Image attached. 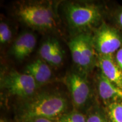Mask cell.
Segmentation results:
<instances>
[{"instance_id": "obj_19", "label": "cell", "mask_w": 122, "mask_h": 122, "mask_svg": "<svg viewBox=\"0 0 122 122\" xmlns=\"http://www.w3.org/2000/svg\"><path fill=\"white\" fill-rule=\"evenodd\" d=\"M115 19L119 28L121 30L122 32V8L120 9L117 12V14H116Z\"/></svg>"}, {"instance_id": "obj_9", "label": "cell", "mask_w": 122, "mask_h": 122, "mask_svg": "<svg viewBox=\"0 0 122 122\" xmlns=\"http://www.w3.org/2000/svg\"><path fill=\"white\" fill-rule=\"evenodd\" d=\"M36 41V36L34 33L30 31L23 32L14 41L9 53L17 60H23L32 52Z\"/></svg>"}, {"instance_id": "obj_18", "label": "cell", "mask_w": 122, "mask_h": 122, "mask_svg": "<svg viewBox=\"0 0 122 122\" xmlns=\"http://www.w3.org/2000/svg\"><path fill=\"white\" fill-rule=\"evenodd\" d=\"M114 58L117 65L122 70V46L116 52L114 55Z\"/></svg>"}, {"instance_id": "obj_14", "label": "cell", "mask_w": 122, "mask_h": 122, "mask_svg": "<svg viewBox=\"0 0 122 122\" xmlns=\"http://www.w3.org/2000/svg\"><path fill=\"white\" fill-rule=\"evenodd\" d=\"M107 118L111 122H122V101L104 107Z\"/></svg>"}, {"instance_id": "obj_15", "label": "cell", "mask_w": 122, "mask_h": 122, "mask_svg": "<svg viewBox=\"0 0 122 122\" xmlns=\"http://www.w3.org/2000/svg\"><path fill=\"white\" fill-rule=\"evenodd\" d=\"M86 114L73 108L61 115L57 122H86Z\"/></svg>"}, {"instance_id": "obj_7", "label": "cell", "mask_w": 122, "mask_h": 122, "mask_svg": "<svg viewBox=\"0 0 122 122\" xmlns=\"http://www.w3.org/2000/svg\"><path fill=\"white\" fill-rule=\"evenodd\" d=\"M92 36L99 56L114 55L122 46V32L105 22L93 30Z\"/></svg>"}, {"instance_id": "obj_4", "label": "cell", "mask_w": 122, "mask_h": 122, "mask_svg": "<svg viewBox=\"0 0 122 122\" xmlns=\"http://www.w3.org/2000/svg\"><path fill=\"white\" fill-rule=\"evenodd\" d=\"M88 76L75 70L68 72L64 78L73 108L85 114L98 101Z\"/></svg>"}, {"instance_id": "obj_2", "label": "cell", "mask_w": 122, "mask_h": 122, "mask_svg": "<svg viewBox=\"0 0 122 122\" xmlns=\"http://www.w3.org/2000/svg\"><path fill=\"white\" fill-rule=\"evenodd\" d=\"M13 11L20 22L37 31H51L57 27L58 14L57 2L21 1L15 4Z\"/></svg>"}, {"instance_id": "obj_22", "label": "cell", "mask_w": 122, "mask_h": 122, "mask_svg": "<svg viewBox=\"0 0 122 122\" xmlns=\"http://www.w3.org/2000/svg\"><path fill=\"white\" fill-rule=\"evenodd\" d=\"M107 122H111L110 120L109 119V118H108V120H107Z\"/></svg>"}, {"instance_id": "obj_8", "label": "cell", "mask_w": 122, "mask_h": 122, "mask_svg": "<svg viewBox=\"0 0 122 122\" xmlns=\"http://www.w3.org/2000/svg\"><path fill=\"white\" fill-rule=\"evenodd\" d=\"M95 85L97 100L103 107L122 101V89L110 81L100 70L96 74Z\"/></svg>"}, {"instance_id": "obj_21", "label": "cell", "mask_w": 122, "mask_h": 122, "mask_svg": "<svg viewBox=\"0 0 122 122\" xmlns=\"http://www.w3.org/2000/svg\"><path fill=\"white\" fill-rule=\"evenodd\" d=\"M0 122H11L10 120L7 119L5 117H1L0 119Z\"/></svg>"}, {"instance_id": "obj_10", "label": "cell", "mask_w": 122, "mask_h": 122, "mask_svg": "<svg viewBox=\"0 0 122 122\" xmlns=\"http://www.w3.org/2000/svg\"><path fill=\"white\" fill-rule=\"evenodd\" d=\"M97 61V66L105 76L122 89V70L117 65L114 55H98Z\"/></svg>"}, {"instance_id": "obj_11", "label": "cell", "mask_w": 122, "mask_h": 122, "mask_svg": "<svg viewBox=\"0 0 122 122\" xmlns=\"http://www.w3.org/2000/svg\"><path fill=\"white\" fill-rule=\"evenodd\" d=\"M23 73L30 75L34 79L39 88L50 81L53 72L48 63L40 59H37L27 65Z\"/></svg>"}, {"instance_id": "obj_20", "label": "cell", "mask_w": 122, "mask_h": 122, "mask_svg": "<svg viewBox=\"0 0 122 122\" xmlns=\"http://www.w3.org/2000/svg\"><path fill=\"white\" fill-rule=\"evenodd\" d=\"M28 122H57V120L50 119L45 118H38L32 119Z\"/></svg>"}, {"instance_id": "obj_17", "label": "cell", "mask_w": 122, "mask_h": 122, "mask_svg": "<svg viewBox=\"0 0 122 122\" xmlns=\"http://www.w3.org/2000/svg\"><path fill=\"white\" fill-rule=\"evenodd\" d=\"M64 58V51L58 41L55 47V49L51 57L50 65L54 67H59L62 64Z\"/></svg>"}, {"instance_id": "obj_16", "label": "cell", "mask_w": 122, "mask_h": 122, "mask_svg": "<svg viewBox=\"0 0 122 122\" xmlns=\"http://www.w3.org/2000/svg\"><path fill=\"white\" fill-rule=\"evenodd\" d=\"M13 33L9 24L1 20L0 23V42L2 45L9 44L11 41Z\"/></svg>"}, {"instance_id": "obj_1", "label": "cell", "mask_w": 122, "mask_h": 122, "mask_svg": "<svg viewBox=\"0 0 122 122\" xmlns=\"http://www.w3.org/2000/svg\"><path fill=\"white\" fill-rule=\"evenodd\" d=\"M73 109L67 96L57 91L39 92L30 98L22 101L15 111V122H28L38 118L57 120Z\"/></svg>"}, {"instance_id": "obj_12", "label": "cell", "mask_w": 122, "mask_h": 122, "mask_svg": "<svg viewBox=\"0 0 122 122\" xmlns=\"http://www.w3.org/2000/svg\"><path fill=\"white\" fill-rule=\"evenodd\" d=\"M86 115V122H107L105 107L98 101L89 110Z\"/></svg>"}, {"instance_id": "obj_3", "label": "cell", "mask_w": 122, "mask_h": 122, "mask_svg": "<svg viewBox=\"0 0 122 122\" xmlns=\"http://www.w3.org/2000/svg\"><path fill=\"white\" fill-rule=\"evenodd\" d=\"M63 11L68 26L74 36L92 33L103 22V7L97 3L70 1L64 5Z\"/></svg>"}, {"instance_id": "obj_13", "label": "cell", "mask_w": 122, "mask_h": 122, "mask_svg": "<svg viewBox=\"0 0 122 122\" xmlns=\"http://www.w3.org/2000/svg\"><path fill=\"white\" fill-rule=\"evenodd\" d=\"M57 41V40L54 38L49 37L42 42L40 47V56L42 59L49 65Z\"/></svg>"}, {"instance_id": "obj_6", "label": "cell", "mask_w": 122, "mask_h": 122, "mask_svg": "<svg viewBox=\"0 0 122 122\" xmlns=\"http://www.w3.org/2000/svg\"><path fill=\"white\" fill-rule=\"evenodd\" d=\"M0 87L9 96L26 100L38 92L39 86L30 75L11 69L1 73Z\"/></svg>"}, {"instance_id": "obj_5", "label": "cell", "mask_w": 122, "mask_h": 122, "mask_svg": "<svg viewBox=\"0 0 122 122\" xmlns=\"http://www.w3.org/2000/svg\"><path fill=\"white\" fill-rule=\"evenodd\" d=\"M68 45L76 71L88 75L97 66L98 62L92 33L74 36Z\"/></svg>"}]
</instances>
